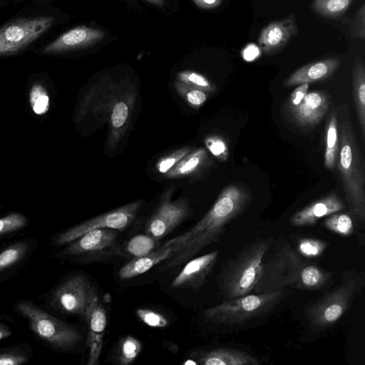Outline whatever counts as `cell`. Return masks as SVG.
<instances>
[{
	"mask_svg": "<svg viewBox=\"0 0 365 365\" xmlns=\"http://www.w3.org/2000/svg\"><path fill=\"white\" fill-rule=\"evenodd\" d=\"M251 198L250 191L239 184L224 187L211 208L191 229L164 243L176 245L178 250L163 261L160 270L175 269L217 242L226 225L246 209Z\"/></svg>",
	"mask_w": 365,
	"mask_h": 365,
	"instance_id": "6da1fadb",
	"label": "cell"
},
{
	"mask_svg": "<svg viewBox=\"0 0 365 365\" xmlns=\"http://www.w3.org/2000/svg\"><path fill=\"white\" fill-rule=\"evenodd\" d=\"M133 87L113 81L98 83L88 91L82 101L81 116H92L108 123V146L113 149L125 135L135 101Z\"/></svg>",
	"mask_w": 365,
	"mask_h": 365,
	"instance_id": "7a4b0ae2",
	"label": "cell"
},
{
	"mask_svg": "<svg viewBox=\"0 0 365 365\" xmlns=\"http://www.w3.org/2000/svg\"><path fill=\"white\" fill-rule=\"evenodd\" d=\"M348 111L345 103L339 106V155L336 165L350 212L364 222L365 165Z\"/></svg>",
	"mask_w": 365,
	"mask_h": 365,
	"instance_id": "3957f363",
	"label": "cell"
},
{
	"mask_svg": "<svg viewBox=\"0 0 365 365\" xmlns=\"http://www.w3.org/2000/svg\"><path fill=\"white\" fill-rule=\"evenodd\" d=\"M272 240L257 238L229 259L219 272L217 284L227 300L249 294L258 280L262 259Z\"/></svg>",
	"mask_w": 365,
	"mask_h": 365,
	"instance_id": "277c9868",
	"label": "cell"
},
{
	"mask_svg": "<svg viewBox=\"0 0 365 365\" xmlns=\"http://www.w3.org/2000/svg\"><path fill=\"white\" fill-rule=\"evenodd\" d=\"M282 297V289L246 294L207 308L204 318L206 322L215 324H240L269 312Z\"/></svg>",
	"mask_w": 365,
	"mask_h": 365,
	"instance_id": "5b68a950",
	"label": "cell"
},
{
	"mask_svg": "<svg viewBox=\"0 0 365 365\" xmlns=\"http://www.w3.org/2000/svg\"><path fill=\"white\" fill-rule=\"evenodd\" d=\"M364 284L363 274L349 271L335 289L312 304L307 311L314 328L324 329L334 324L345 314Z\"/></svg>",
	"mask_w": 365,
	"mask_h": 365,
	"instance_id": "8992f818",
	"label": "cell"
},
{
	"mask_svg": "<svg viewBox=\"0 0 365 365\" xmlns=\"http://www.w3.org/2000/svg\"><path fill=\"white\" fill-rule=\"evenodd\" d=\"M304 261L287 243L277 245L269 256L262 259L261 271L253 289L255 294L266 293L294 286Z\"/></svg>",
	"mask_w": 365,
	"mask_h": 365,
	"instance_id": "52a82bcc",
	"label": "cell"
},
{
	"mask_svg": "<svg viewBox=\"0 0 365 365\" xmlns=\"http://www.w3.org/2000/svg\"><path fill=\"white\" fill-rule=\"evenodd\" d=\"M15 308L29 321L32 331L54 348L68 351L81 342L82 336L78 330L50 315L31 302L19 301Z\"/></svg>",
	"mask_w": 365,
	"mask_h": 365,
	"instance_id": "ba28073f",
	"label": "cell"
},
{
	"mask_svg": "<svg viewBox=\"0 0 365 365\" xmlns=\"http://www.w3.org/2000/svg\"><path fill=\"white\" fill-rule=\"evenodd\" d=\"M118 230L95 229L71 242L63 254L82 263L101 262L124 257L123 245L118 240Z\"/></svg>",
	"mask_w": 365,
	"mask_h": 365,
	"instance_id": "9c48e42d",
	"label": "cell"
},
{
	"mask_svg": "<svg viewBox=\"0 0 365 365\" xmlns=\"http://www.w3.org/2000/svg\"><path fill=\"white\" fill-rule=\"evenodd\" d=\"M52 16L20 18L0 27V56L16 53L47 31L53 25Z\"/></svg>",
	"mask_w": 365,
	"mask_h": 365,
	"instance_id": "30bf717a",
	"label": "cell"
},
{
	"mask_svg": "<svg viewBox=\"0 0 365 365\" xmlns=\"http://www.w3.org/2000/svg\"><path fill=\"white\" fill-rule=\"evenodd\" d=\"M173 192V187L163 192L158 206L146 222V233L157 241L174 230L192 212L188 199L182 196L172 200Z\"/></svg>",
	"mask_w": 365,
	"mask_h": 365,
	"instance_id": "8fae6325",
	"label": "cell"
},
{
	"mask_svg": "<svg viewBox=\"0 0 365 365\" xmlns=\"http://www.w3.org/2000/svg\"><path fill=\"white\" fill-rule=\"evenodd\" d=\"M143 205L138 200L83 222L63 232L56 240L58 245H65L75 240L87 232L95 229H113L123 231L135 219Z\"/></svg>",
	"mask_w": 365,
	"mask_h": 365,
	"instance_id": "7c38bea8",
	"label": "cell"
},
{
	"mask_svg": "<svg viewBox=\"0 0 365 365\" xmlns=\"http://www.w3.org/2000/svg\"><path fill=\"white\" fill-rule=\"evenodd\" d=\"M96 291L83 275H74L63 282L56 290L53 302L62 312L84 318Z\"/></svg>",
	"mask_w": 365,
	"mask_h": 365,
	"instance_id": "4fadbf2b",
	"label": "cell"
},
{
	"mask_svg": "<svg viewBox=\"0 0 365 365\" xmlns=\"http://www.w3.org/2000/svg\"><path fill=\"white\" fill-rule=\"evenodd\" d=\"M219 252L215 250L197 257H193L173 279L170 287L175 289L196 290L201 287L211 275L218 259Z\"/></svg>",
	"mask_w": 365,
	"mask_h": 365,
	"instance_id": "5bb4252c",
	"label": "cell"
},
{
	"mask_svg": "<svg viewBox=\"0 0 365 365\" xmlns=\"http://www.w3.org/2000/svg\"><path fill=\"white\" fill-rule=\"evenodd\" d=\"M330 104V98L324 91L307 92L296 105L287 106L292 120L301 127H311L318 124Z\"/></svg>",
	"mask_w": 365,
	"mask_h": 365,
	"instance_id": "9a60e30c",
	"label": "cell"
},
{
	"mask_svg": "<svg viewBox=\"0 0 365 365\" xmlns=\"http://www.w3.org/2000/svg\"><path fill=\"white\" fill-rule=\"evenodd\" d=\"M83 319L88 329L86 340L88 349L87 364L96 365L101 356L107 325L106 312L98 295L91 302Z\"/></svg>",
	"mask_w": 365,
	"mask_h": 365,
	"instance_id": "2e32d148",
	"label": "cell"
},
{
	"mask_svg": "<svg viewBox=\"0 0 365 365\" xmlns=\"http://www.w3.org/2000/svg\"><path fill=\"white\" fill-rule=\"evenodd\" d=\"M104 36L105 33L101 30L80 26L62 34L54 41L45 46L41 52L45 54L57 53L84 48L99 42Z\"/></svg>",
	"mask_w": 365,
	"mask_h": 365,
	"instance_id": "e0dca14e",
	"label": "cell"
},
{
	"mask_svg": "<svg viewBox=\"0 0 365 365\" xmlns=\"http://www.w3.org/2000/svg\"><path fill=\"white\" fill-rule=\"evenodd\" d=\"M298 33L294 14L285 19L269 23L264 27L258 38L261 51L268 55L274 53L282 48Z\"/></svg>",
	"mask_w": 365,
	"mask_h": 365,
	"instance_id": "ac0fdd59",
	"label": "cell"
},
{
	"mask_svg": "<svg viewBox=\"0 0 365 365\" xmlns=\"http://www.w3.org/2000/svg\"><path fill=\"white\" fill-rule=\"evenodd\" d=\"M344 209L345 205L341 198L336 193L331 192L295 212L289 222L297 227L314 225L320 218Z\"/></svg>",
	"mask_w": 365,
	"mask_h": 365,
	"instance_id": "d6986e66",
	"label": "cell"
},
{
	"mask_svg": "<svg viewBox=\"0 0 365 365\" xmlns=\"http://www.w3.org/2000/svg\"><path fill=\"white\" fill-rule=\"evenodd\" d=\"M177 250L176 245L163 244L145 255L133 257L119 269L118 276L122 279H127L140 275L163 262Z\"/></svg>",
	"mask_w": 365,
	"mask_h": 365,
	"instance_id": "ffe728a7",
	"label": "cell"
},
{
	"mask_svg": "<svg viewBox=\"0 0 365 365\" xmlns=\"http://www.w3.org/2000/svg\"><path fill=\"white\" fill-rule=\"evenodd\" d=\"M340 65L337 58H328L308 63L292 73L284 81L286 86H299L325 80L330 77Z\"/></svg>",
	"mask_w": 365,
	"mask_h": 365,
	"instance_id": "44dd1931",
	"label": "cell"
},
{
	"mask_svg": "<svg viewBox=\"0 0 365 365\" xmlns=\"http://www.w3.org/2000/svg\"><path fill=\"white\" fill-rule=\"evenodd\" d=\"M197 363L203 365H257L259 361L241 350L222 347L202 352L197 356Z\"/></svg>",
	"mask_w": 365,
	"mask_h": 365,
	"instance_id": "7402d4cb",
	"label": "cell"
},
{
	"mask_svg": "<svg viewBox=\"0 0 365 365\" xmlns=\"http://www.w3.org/2000/svg\"><path fill=\"white\" fill-rule=\"evenodd\" d=\"M351 86L353 102L362 135L365 140V68L364 63L356 57L352 66Z\"/></svg>",
	"mask_w": 365,
	"mask_h": 365,
	"instance_id": "603a6c76",
	"label": "cell"
},
{
	"mask_svg": "<svg viewBox=\"0 0 365 365\" xmlns=\"http://www.w3.org/2000/svg\"><path fill=\"white\" fill-rule=\"evenodd\" d=\"M207 160L208 155L205 148L192 150L164 175L168 179L191 176L202 168Z\"/></svg>",
	"mask_w": 365,
	"mask_h": 365,
	"instance_id": "cb8c5ba5",
	"label": "cell"
},
{
	"mask_svg": "<svg viewBox=\"0 0 365 365\" xmlns=\"http://www.w3.org/2000/svg\"><path fill=\"white\" fill-rule=\"evenodd\" d=\"M332 277V272L304 262L294 287L300 290H317L323 287Z\"/></svg>",
	"mask_w": 365,
	"mask_h": 365,
	"instance_id": "d4e9b609",
	"label": "cell"
},
{
	"mask_svg": "<svg viewBox=\"0 0 365 365\" xmlns=\"http://www.w3.org/2000/svg\"><path fill=\"white\" fill-rule=\"evenodd\" d=\"M339 155V131L337 112L333 110L329 116L326 129V148L324 165L329 170H334Z\"/></svg>",
	"mask_w": 365,
	"mask_h": 365,
	"instance_id": "484cf974",
	"label": "cell"
},
{
	"mask_svg": "<svg viewBox=\"0 0 365 365\" xmlns=\"http://www.w3.org/2000/svg\"><path fill=\"white\" fill-rule=\"evenodd\" d=\"M157 246L158 241L147 233L137 235L123 245L124 257H141L152 252Z\"/></svg>",
	"mask_w": 365,
	"mask_h": 365,
	"instance_id": "4316f807",
	"label": "cell"
},
{
	"mask_svg": "<svg viewBox=\"0 0 365 365\" xmlns=\"http://www.w3.org/2000/svg\"><path fill=\"white\" fill-rule=\"evenodd\" d=\"M327 217L323 225L331 232L344 237L349 236L354 232V222L349 214L338 212Z\"/></svg>",
	"mask_w": 365,
	"mask_h": 365,
	"instance_id": "83f0119b",
	"label": "cell"
},
{
	"mask_svg": "<svg viewBox=\"0 0 365 365\" xmlns=\"http://www.w3.org/2000/svg\"><path fill=\"white\" fill-rule=\"evenodd\" d=\"M354 0H314L313 9L321 16L335 18L342 15Z\"/></svg>",
	"mask_w": 365,
	"mask_h": 365,
	"instance_id": "f1b7e54d",
	"label": "cell"
},
{
	"mask_svg": "<svg viewBox=\"0 0 365 365\" xmlns=\"http://www.w3.org/2000/svg\"><path fill=\"white\" fill-rule=\"evenodd\" d=\"M142 349L140 341L132 336L121 339L118 344L117 360L120 365H128L134 361Z\"/></svg>",
	"mask_w": 365,
	"mask_h": 365,
	"instance_id": "f546056e",
	"label": "cell"
},
{
	"mask_svg": "<svg viewBox=\"0 0 365 365\" xmlns=\"http://www.w3.org/2000/svg\"><path fill=\"white\" fill-rule=\"evenodd\" d=\"M29 103L32 110L36 115H43L50 107V100L45 87L40 83H34L29 92Z\"/></svg>",
	"mask_w": 365,
	"mask_h": 365,
	"instance_id": "4dcf8cb0",
	"label": "cell"
},
{
	"mask_svg": "<svg viewBox=\"0 0 365 365\" xmlns=\"http://www.w3.org/2000/svg\"><path fill=\"white\" fill-rule=\"evenodd\" d=\"M177 80L206 93H213L216 86L203 75L193 71H182L177 74Z\"/></svg>",
	"mask_w": 365,
	"mask_h": 365,
	"instance_id": "1f68e13d",
	"label": "cell"
},
{
	"mask_svg": "<svg viewBox=\"0 0 365 365\" xmlns=\"http://www.w3.org/2000/svg\"><path fill=\"white\" fill-rule=\"evenodd\" d=\"M327 243L319 239L302 237L297 242V252L307 258H316L321 256L327 247Z\"/></svg>",
	"mask_w": 365,
	"mask_h": 365,
	"instance_id": "d6a6232c",
	"label": "cell"
},
{
	"mask_svg": "<svg viewBox=\"0 0 365 365\" xmlns=\"http://www.w3.org/2000/svg\"><path fill=\"white\" fill-rule=\"evenodd\" d=\"M174 86L177 92L192 107L197 108L202 106L207 98V93L189 86L179 81H175Z\"/></svg>",
	"mask_w": 365,
	"mask_h": 365,
	"instance_id": "836d02e7",
	"label": "cell"
},
{
	"mask_svg": "<svg viewBox=\"0 0 365 365\" xmlns=\"http://www.w3.org/2000/svg\"><path fill=\"white\" fill-rule=\"evenodd\" d=\"M26 250L27 246L24 242H17L0 253V272L19 261Z\"/></svg>",
	"mask_w": 365,
	"mask_h": 365,
	"instance_id": "e575fe53",
	"label": "cell"
},
{
	"mask_svg": "<svg viewBox=\"0 0 365 365\" xmlns=\"http://www.w3.org/2000/svg\"><path fill=\"white\" fill-rule=\"evenodd\" d=\"M207 150L220 161H227L229 157V148L225 140L218 135H210L205 140Z\"/></svg>",
	"mask_w": 365,
	"mask_h": 365,
	"instance_id": "d590c367",
	"label": "cell"
},
{
	"mask_svg": "<svg viewBox=\"0 0 365 365\" xmlns=\"http://www.w3.org/2000/svg\"><path fill=\"white\" fill-rule=\"evenodd\" d=\"M191 150L192 148L190 147H183L163 157L158 161L156 170L161 174H165Z\"/></svg>",
	"mask_w": 365,
	"mask_h": 365,
	"instance_id": "8d00e7d4",
	"label": "cell"
},
{
	"mask_svg": "<svg viewBox=\"0 0 365 365\" xmlns=\"http://www.w3.org/2000/svg\"><path fill=\"white\" fill-rule=\"evenodd\" d=\"M136 315L145 324L153 328H164L168 325V321L165 316L152 309H138Z\"/></svg>",
	"mask_w": 365,
	"mask_h": 365,
	"instance_id": "74e56055",
	"label": "cell"
},
{
	"mask_svg": "<svg viewBox=\"0 0 365 365\" xmlns=\"http://www.w3.org/2000/svg\"><path fill=\"white\" fill-rule=\"evenodd\" d=\"M26 225V217L19 213H11L0 218V235L14 232Z\"/></svg>",
	"mask_w": 365,
	"mask_h": 365,
	"instance_id": "f35d334b",
	"label": "cell"
},
{
	"mask_svg": "<svg viewBox=\"0 0 365 365\" xmlns=\"http://www.w3.org/2000/svg\"><path fill=\"white\" fill-rule=\"evenodd\" d=\"M365 6L362 5L358 12L355 14L350 24L351 35L352 38H365Z\"/></svg>",
	"mask_w": 365,
	"mask_h": 365,
	"instance_id": "ab89813d",
	"label": "cell"
},
{
	"mask_svg": "<svg viewBox=\"0 0 365 365\" xmlns=\"http://www.w3.org/2000/svg\"><path fill=\"white\" fill-rule=\"evenodd\" d=\"M27 360L28 357L21 352L16 351L0 352V365H20Z\"/></svg>",
	"mask_w": 365,
	"mask_h": 365,
	"instance_id": "60d3db41",
	"label": "cell"
},
{
	"mask_svg": "<svg viewBox=\"0 0 365 365\" xmlns=\"http://www.w3.org/2000/svg\"><path fill=\"white\" fill-rule=\"evenodd\" d=\"M309 83H303L299 85L291 93L287 106H291L297 104L303 98L308 91Z\"/></svg>",
	"mask_w": 365,
	"mask_h": 365,
	"instance_id": "b9f144b4",
	"label": "cell"
},
{
	"mask_svg": "<svg viewBox=\"0 0 365 365\" xmlns=\"http://www.w3.org/2000/svg\"><path fill=\"white\" fill-rule=\"evenodd\" d=\"M259 48L254 44L248 45L242 52L243 58L247 61L255 60L259 56Z\"/></svg>",
	"mask_w": 365,
	"mask_h": 365,
	"instance_id": "7bdbcfd3",
	"label": "cell"
},
{
	"mask_svg": "<svg viewBox=\"0 0 365 365\" xmlns=\"http://www.w3.org/2000/svg\"><path fill=\"white\" fill-rule=\"evenodd\" d=\"M222 0H193L196 5L205 9H211L220 6Z\"/></svg>",
	"mask_w": 365,
	"mask_h": 365,
	"instance_id": "ee69618b",
	"label": "cell"
},
{
	"mask_svg": "<svg viewBox=\"0 0 365 365\" xmlns=\"http://www.w3.org/2000/svg\"><path fill=\"white\" fill-rule=\"evenodd\" d=\"M11 334V332L9 327L0 324V340L9 337Z\"/></svg>",
	"mask_w": 365,
	"mask_h": 365,
	"instance_id": "f6af8a7d",
	"label": "cell"
},
{
	"mask_svg": "<svg viewBox=\"0 0 365 365\" xmlns=\"http://www.w3.org/2000/svg\"><path fill=\"white\" fill-rule=\"evenodd\" d=\"M150 3H152L156 6H162L163 5L164 1L163 0H147Z\"/></svg>",
	"mask_w": 365,
	"mask_h": 365,
	"instance_id": "bcb514c9",
	"label": "cell"
},
{
	"mask_svg": "<svg viewBox=\"0 0 365 365\" xmlns=\"http://www.w3.org/2000/svg\"><path fill=\"white\" fill-rule=\"evenodd\" d=\"M183 364H197V361L188 359L187 361H185L182 363Z\"/></svg>",
	"mask_w": 365,
	"mask_h": 365,
	"instance_id": "7dc6e473",
	"label": "cell"
}]
</instances>
